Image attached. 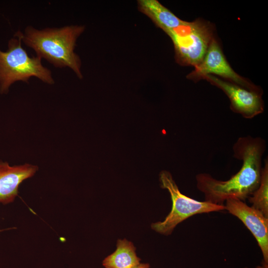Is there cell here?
I'll list each match as a JSON object with an SVG mask.
<instances>
[{"instance_id": "6da1fadb", "label": "cell", "mask_w": 268, "mask_h": 268, "mask_svg": "<svg viewBox=\"0 0 268 268\" xmlns=\"http://www.w3.org/2000/svg\"><path fill=\"white\" fill-rule=\"evenodd\" d=\"M266 148V141L260 137H239L232 147L233 157L242 162L236 174L226 181L216 179L207 173L196 175L197 187L203 194L204 201L224 205L229 199H248L260 185Z\"/></svg>"}, {"instance_id": "7a4b0ae2", "label": "cell", "mask_w": 268, "mask_h": 268, "mask_svg": "<svg viewBox=\"0 0 268 268\" xmlns=\"http://www.w3.org/2000/svg\"><path fill=\"white\" fill-rule=\"evenodd\" d=\"M85 28L83 25H68L40 30L28 26L24 32L18 31L22 42L32 48L36 56L56 67L70 68L81 79V61L74 50L76 40Z\"/></svg>"}, {"instance_id": "3957f363", "label": "cell", "mask_w": 268, "mask_h": 268, "mask_svg": "<svg viewBox=\"0 0 268 268\" xmlns=\"http://www.w3.org/2000/svg\"><path fill=\"white\" fill-rule=\"evenodd\" d=\"M21 37L17 31L8 42V49L0 50V93L6 94L12 84L18 81L28 82L35 76L43 82L53 84L51 71L43 66L41 59L30 57L23 48Z\"/></svg>"}, {"instance_id": "277c9868", "label": "cell", "mask_w": 268, "mask_h": 268, "mask_svg": "<svg viewBox=\"0 0 268 268\" xmlns=\"http://www.w3.org/2000/svg\"><path fill=\"white\" fill-rule=\"evenodd\" d=\"M166 33L174 44L176 62L182 66L194 67L202 61L214 37V26L200 19L186 21Z\"/></svg>"}, {"instance_id": "5b68a950", "label": "cell", "mask_w": 268, "mask_h": 268, "mask_svg": "<svg viewBox=\"0 0 268 268\" xmlns=\"http://www.w3.org/2000/svg\"><path fill=\"white\" fill-rule=\"evenodd\" d=\"M159 180L161 187L169 192L172 202L171 210L164 220L151 225V228L160 234H171L178 224L193 215L225 210L224 205L198 201L181 193L167 171L160 172Z\"/></svg>"}, {"instance_id": "8992f818", "label": "cell", "mask_w": 268, "mask_h": 268, "mask_svg": "<svg viewBox=\"0 0 268 268\" xmlns=\"http://www.w3.org/2000/svg\"><path fill=\"white\" fill-rule=\"evenodd\" d=\"M215 74L223 79L238 85L249 90L263 93L261 88L240 76L227 61L217 40L214 37L201 63L187 75V78L197 82L207 74Z\"/></svg>"}, {"instance_id": "52a82bcc", "label": "cell", "mask_w": 268, "mask_h": 268, "mask_svg": "<svg viewBox=\"0 0 268 268\" xmlns=\"http://www.w3.org/2000/svg\"><path fill=\"white\" fill-rule=\"evenodd\" d=\"M203 79L223 91L230 100L231 110L243 118L251 119L263 113V93L248 90L212 74L206 75Z\"/></svg>"}, {"instance_id": "ba28073f", "label": "cell", "mask_w": 268, "mask_h": 268, "mask_svg": "<svg viewBox=\"0 0 268 268\" xmlns=\"http://www.w3.org/2000/svg\"><path fill=\"white\" fill-rule=\"evenodd\" d=\"M225 202V210L239 219L256 238L263 256L262 265L268 267V218L239 200Z\"/></svg>"}, {"instance_id": "9c48e42d", "label": "cell", "mask_w": 268, "mask_h": 268, "mask_svg": "<svg viewBox=\"0 0 268 268\" xmlns=\"http://www.w3.org/2000/svg\"><path fill=\"white\" fill-rule=\"evenodd\" d=\"M38 167L30 164L10 166L0 161V203L13 201L18 194L20 184L32 177Z\"/></svg>"}, {"instance_id": "30bf717a", "label": "cell", "mask_w": 268, "mask_h": 268, "mask_svg": "<svg viewBox=\"0 0 268 268\" xmlns=\"http://www.w3.org/2000/svg\"><path fill=\"white\" fill-rule=\"evenodd\" d=\"M138 10L165 33L184 25L186 21L176 16L156 0H139Z\"/></svg>"}, {"instance_id": "8fae6325", "label": "cell", "mask_w": 268, "mask_h": 268, "mask_svg": "<svg viewBox=\"0 0 268 268\" xmlns=\"http://www.w3.org/2000/svg\"><path fill=\"white\" fill-rule=\"evenodd\" d=\"M140 261L133 243L124 239L118 240L116 251L105 258L102 264L106 268H135Z\"/></svg>"}, {"instance_id": "7c38bea8", "label": "cell", "mask_w": 268, "mask_h": 268, "mask_svg": "<svg viewBox=\"0 0 268 268\" xmlns=\"http://www.w3.org/2000/svg\"><path fill=\"white\" fill-rule=\"evenodd\" d=\"M252 207L268 218V160L265 159L257 189L248 198Z\"/></svg>"}, {"instance_id": "4fadbf2b", "label": "cell", "mask_w": 268, "mask_h": 268, "mask_svg": "<svg viewBox=\"0 0 268 268\" xmlns=\"http://www.w3.org/2000/svg\"><path fill=\"white\" fill-rule=\"evenodd\" d=\"M135 268H150V266L148 264L140 263Z\"/></svg>"}, {"instance_id": "5bb4252c", "label": "cell", "mask_w": 268, "mask_h": 268, "mask_svg": "<svg viewBox=\"0 0 268 268\" xmlns=\"http://www.w3.org/2000/svg\"><path fill=\"white\" fill-rule=\"evenodd\" d=\"M256 268H268V267H265V266H258Z\"/></svg>"}, {"instance_id": "9a60e30c", "label": "cell", "mask_w": 268, "mask_h": 268, "mask_svg": "<svg viewBox=\"0 0 268 268\" xmlns=\"http://www.w3.org/2000/svg\"><path fill=\"white\" fill-rule=\"evenodd\" d=\"M2 231V230H0V231Z\"/></svg>"}]
</instances>
